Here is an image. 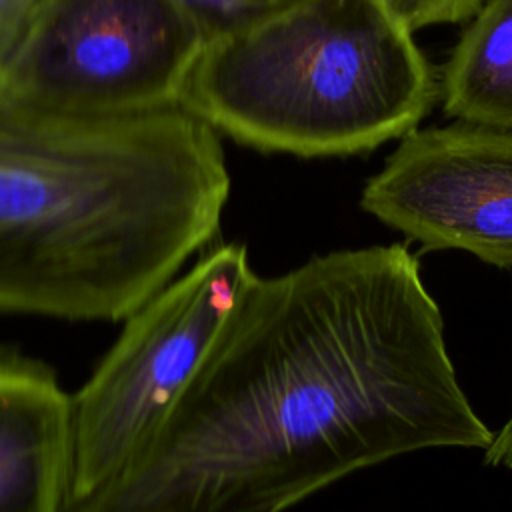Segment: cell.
I'll list each match as a JSON object with an SVG mask.
<instances>
[{
  "label": "cell",
  "mask_w": 512,
  "mask_h": 512,
  "mask_svg": "<svg viewBox=\"0 0 512 512\" xmlns=\"http://www.w3.org/2000/svg\"><path fill=\"white\" fill-rule=\"evenodd\" d=\"M406 244L256 276L140 454L68 512H286L378 462L486 450Z\"/></svg>",
  "instance_id": "6da1fadb"
},
{
  "label": "cell",
  "mask_w": 512,
  "mask_h": 512,
  "mask_svg": "<svg viewBox=\"0 0 512 512\" xmlns=\"http://www.w3.org/2000/svg\"><path fill=\"white\" fill-rule=\"evenodd\" d=\"M220 136L182 108L80 118L0 98V314L116 322L214 244Z\"/></svg>",
  "instance_id": "7a4b0ae2"
},
{
  "label": "cell",
  "mask_w": 512,
  "mask_h": 512,
  "mask_svg": "<svg viewBox=\"0 0 512 512\" xmlns=\"http://www.w3.org/2000/svg\"><path fill=\"white\" fill-rule=\"evenodd\" d=\"M438 80L380 0H298L206 42L180 108L268 154L356 156L418 128Z\"/></svg>",
  "instance_id": "3957f363"
},
{
  "label": "cell",
  "mask_w": 512,
  "mask_h": 512,
  "mask_svg": "<svg viewBox=\"0 0 512 512\" xmlns=\"http://www.w3.org/2000/svg\"><path fill=\"white\" fill-rule=\"evenodd\" d=\"M256 276L244 244H212L124 318L116 342L72 394L70 506L110 484L150 442Z\"/></svg>",
  "instance_id": "277c9868"
},
{
  "label": "cell",
  "mask_w": 512,
  "mask_h": 512,
  "mask_svg": "<svg viewBox=\"0 0 512 512\" xmlns=\"http://www.w3.org/2000/svg\"><path fill=\"white\" fill-rule=\"evenodd\" d=\"M204 46L174 0H38L0 98L80 118L174 110Z\"/></svg>",
  "instance_id": "5b68a950"
},
{
  "label": "cell",
  "mask_w": 512,
  "mask_h": 512,
  "mask_svg": "<svg viewBox=\"0 0 512 512\" xmlns=\"http://www.w3.org/2000/svg\"><path fill=\"white\" fill-rule=\"evenodd\" d=\"M360 206L428 250L512 268V128L454 120L406 134Z\"/></svg>",
  "instance_id": "8992f818"
},
{
  "label": "cell",
  "mask_w": 512,
  "mask_h": 512,
  "mask_svg": "<svg viewBox=\"0 0 512 512\" xmlns=\"http://www.w3.org/2000/svg\"><path fill=\"white\" fill-rule=\"evenodd\" d=\"M72 394L42 360L0 346V512H68Z\"/></svg>",
  "instance_id": "52a82bcc"
},
{
  "label": "cell",
  "mask_w": 512,
  "mask_h": 512,
  "mask_svg": "<svg viewBox=\"0 0 512 512\" xmlns=\"http://www.w3.org/2000/svg\"><path fill=\"white\" fill-rule=\"evenodd\" d=\"M444 114L512 128V0H484L452 48L440 78Z\"/></svg>",
  "instance_id": "ba28073f"
},
{
  "label": "cell",
  "mask_w": 512,
  "mask_h": 512,
  "mask_svg": "<svg viewBox=\"0 0 512 512\" xmlns=\"http://www.w3.org/2000/svg\"><path fill=\"white\" fill-rule=\"evenodd\" d=\"M202 30L206 42L252 28L298 0H174Z\"/></svg>",
  "instance_id": "9c48e42d"
},
{
  "label": "cell",
  "mask_w": 512,
  "mask_h": 512,
  "mask_svg": "<svg viewBox=\"0 0 512 512\" xmlns=\"http://www.w3.org/2000/svg\"><path fill=\"white\" fill-rule=\"evenodd\" d=\"M412 34L434 24L468 22L484 0H380Z\"/></svg>",
  "instance_id": "30bf717a"
},
{
  "label": "cell",
  "mask_w": 512,
  "mask_h": 512,
  "mask_svg": "<svg viewBox=\"0 0 512 512\" xmlns=\"http://www.w3.org/2000/svg\"><path fill=\"white\" fill-rule=\"evenodd\" d=\"M38 0H0V76L10 62Z\"/></svg>",
  "instance_id": "8fae6325"
},
{
  "label": "cell",
  "mask_w": 512,
  "mask_h": 512,
  "mask_svg": "<svg viewBox=\"0 0 512 512\" xmlns=\"http://www.w3.org/2000/svg\"><path fill=\"white\" fill-rule=\"evenodd\" d=\"M484 464L494 468H512V416L494 434L490 446L484 450Z\"/></svg>",
  "instance_id": "7c38bea8"
}]
</instances>
